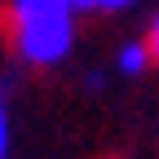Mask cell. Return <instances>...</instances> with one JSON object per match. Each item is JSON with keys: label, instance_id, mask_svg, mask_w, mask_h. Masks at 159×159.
<instances>
[{"label": "cell", "instance_id": "6da1fadb", "mask_svg": "<svg viewBox=\"0 0 159 159\" xmlns=\"http://www.w3.org/2000/svg\"><path fill=\"white\" fill-rule=\"evenodd\" d=\"M75 0H9V40L22 62L57 66L75 44Z\"/></svg>", "mask_w": 159, "mask_h": 159}, {"label": "cell", "instance_id": "7a4b0ae2", "mask_svg": "<svg viewBox=\"0 0 159 159\" xmlns=\"http://www.w3.org/2000/svg\"><path fill=\"white\" fill-rule=\"evenodd\" d=\"M146 62H155V57H150V44H142V40H128V44L119 49V57H115V66L124 75H142Z\"/></svg>", "mask_w": 159, "mask_h": 159}, {"label": "cell", "instance_id": "3957f363", "mask_svg": "<svg viewBox=\"0 0 159 159\" xmlns=\"http://www.w3.org/2000/svg\"><path fill=\"white\" fill-rule=\"evenodd\" d=\"M5 146H9V115H5V97H0V159H5Z\"/></svg>", "mask_w": 159, "mask_h": 159}, {"label": "cell", "instance_id": "277c9868", "mask_svg": "<svg viewBox=\"0 0 159 159\" xmlns=\"http://www.w3.org/2000/svg\"><path fill=\"white\" fill-rule=\"evenodd\" d=\"M146 44H150V57L159 62V13H155V22H150V40H146Z\"/></svg>", "mask_w": 159, "mask_h": 159}, {"label": "cell", "instance_id": "5b68a950", "mask_svg": "<svg viewBox=\"0 0 159 159\" xmlns=\"http://www.w3.org/2000/svg\"><path fill=\"white\" fill-rule=\"evenodd\" d=\"M133 0H97V9H128Z\"/></svg>", "mask_w": 159, "mask_h": 159}, {"label": "cell", "instance_id": "8992f818", "mask_svg": "<svg viewBox=\"0 0 159 159\" xmlns=\"http://www.w3.org/2000/svg\"><path fill=\"white\" fill-rule=\"evenodd\" d=\"M75 9H97V0H75Z\"/></svg>", "mask_w": 159, "mask_h": 159}]
</instances>
